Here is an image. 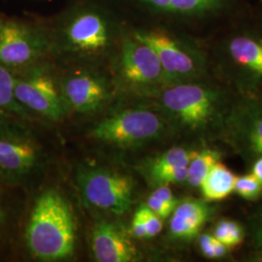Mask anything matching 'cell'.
I'll return each mask as SVG.
<instances>
[{
    "label": "cell",
    "mask_w": 262,
    "mask_h": 262,
    "mask_svg": "<svg viewBox=\"0 0 262 262\" xmlns=\"http://www.w3.org/2000/svg\"><path fill=\"white\" fill-rule=\"evenodd\" d=\"M29 253L41 260L70 256L75 245V225L66 200L55 190L38 197L29 216L26 234Z\"/></svg>",
    "instance_id": "obj_1"
},
{
    "label": "cell",
    "mask_w": 262,
    "mask_h": 262,
    "mask_svg": "<svg viewBox=\"0 0 262 262\" xmlns=\"http://www.w3.org/2000/svg\"><path fill=\"white\" fill-rule=\"evenodd\" d=\"M15 117L0 116V178L11 186L24 182L35 168L39 150Z\"/></svg>",
    "instance_id": "obj_2"
},
{
    "label": "cell",
    "mask_w": 262,
    "mask_h": 262,
    "mask_svg": "<svg viewBox=\"0 0 262 262\" xmlns=\"http://www.w3.org/2000/svg\"><path fill=\"white\" fill-rule=\"evenodd\" d=\"M162 105L192 129L208 126L217 116L220 94L205 85L179 83L161 94Z\"/></svg>",
    "instance_id": "obj_3"
},
{
    "label": "cell",
    "mask_w": 262,
    "mask_h": 262,
    "mask_svg": "<svg viewBox=\"0 0 262 262\" xmlns=\"http://www.w3.org/2000/svg\"><path fill=\"white\" fill-rule=\"evenodd\" d=\"M44 33L19 19L0 17V64L16 72L34 64L46 52Z\"/></svg>",
    "instance_id": "obj_4"
},
{
    "label": "cell",
    "mask_w": 262,
    "mask_h": 262,
    "mask_svg": "<svg viewBox=\"0 0 262 262\" xmlns=\"http://www.w3.org/2000/svg\"><path fill=\"white\" fill-rule=\"evenodd\" d=\"M164 129V123L156 113L144 109L128 110L99 122L91 136L106 143L130 146L152 140Z\"/></svg>",
    "instance_id": "obj_5"
},
{
    "label": "cell",
    "mask_w": 262,
    "mask_h": 262,
    "mask_svg": "<svg viewBox=\"0 0 262 262\" xmlns=\"http://www.w3.org/2000/svg\"><path fill=\"white\" fill-rule=\"evenodd\" d=\"M133 36L157 53L166 81L179 84L200 73V55L168 33L160 30H140L134 32Z\"/></svg>",
    "instance_id": "obj_6"
},
{
    "label": "cell",
    "mask_w": 262,
    "mask_h": 262,
    "mask_svg": "<svg viewBox=\"0 0 262 262\" xmlns=\"http://www.w3.org/2000/svg\"><path fill=\"white\" fill-rule=\"evenodd\" d=\"M15 97L28 110L41 114L52 120L63 115L60 96L52 76L34 64L14 72Z\"/></svg>",
    "instance_id": "obj_7"
},
{
    "label": "cell",
    "mask_w": 262,
    "mask_h": 262,
    "mask_svg": "<svg viewBox=\"0 0 262 262\" xmlns=\"http://www.w3.org/2000/svg\"><path fill=\"white\" fill-rule=\"evenodd\" d=\"M79 184L84 200L92 206L121 215L132 204L133 184L129 177L105 170L80 174Z\"/></svg>",
    "instance_id": "obj_8"
},
{
    "label": "cell",
    "mask_w": 262,
    "mask_h": 262,
    "mask_svg": "<svg viewBox=\"0 0 262 262\" xmlns=\"http://www.w3.org/2000/svg\"><path fill=\"white\" fill-rule=\"evenodd\" d=\"M63 34L71 50L83 54H97L111 42L113 23L102 11L86 8L69 18Z\"/></svg>",
    "instance_id": "obj_9"
},
{
    "label": "cell",
    "mask_w": 262,
    "mask_h": 262,
    "mask_svg": "<svg viewBox=\"0 0 262 262\" xmlns=\"http://www.w3.org/2000/svg\"><path fill=\"white\" fill-rule=\"evenodd\" d=\"M121 72L126 82L136 85H150L165 80L157 53L134 36L122 44Z\"/></svg>",
    "instance_id": "obj_10"
},
{
    "label": "cell",
    "mask_w": 262,
    "mask_h": 262,
    "mask_svg": "<svg viewBox=\"0 0 262 262\" xmlns=\"http://www.w3.org/2000/svg\"><path fill=\"white\" fill-rule=\"evenodd\" d=\"M227 132L240 149L262 156V106L254 102L239 104L225 120Z\"/></svg>",
    "instance_id": "obj_11"
},
{
    "label": "cell",
    "mask_w": 262,
    "mask_h": 262,
    "mask_svg": "<svg viewBox=\"0 0 262 262\" xmlns=\"http://www.w3.org/2000/svg\"><path fill=\"white\" fill-rule=\"evenodd\" d=\"M94 257L99 262H130L137 252L127 236L114 224L102 222L94 228L92 241Z\"/></svg>",
    "instance_id": "obj_12"
},
{
    "label": "cell",
    "mask_w": 262,
    "mask_h": 262,
    "mask_svg": "<svg viewBox=\"0 0 262 262\" xmlns=\"http://www.w3.org/2000/svg\"><path fill=\"white\" fill-rule=\"evenodd\" d=\"M213 214V208L206 201L187 199L178 203L169 223L170 235L178 240L190 241L200 233Z\"/></svg>",
    "instance_id": "obj_13"
},
{
    "label": "cell",
    "mask_w": 262,
    "mask_h": 262,
    "mask_svg": "<svg viewBox=\"0 0 262 262\" xmlns=\"http://www.w3.org/2000/svg\"><path fill=\"white\" fill-rule=\"evenodd\" d=\"M63 94L69 104L79 112L96 109L107 96V88L102 79L82 73L67 78Z\"/></svg>",
    "instance_id": "obj_14"
},
{
    "label": "cell",
    "mask_w": 262,
    "mask_h": 262,
    "mask_svg": "<svg viewBox=\"0 0 262 262\" xmlns=\"http://www.w3.org/2000/svg\"><path fill=\"white\" fill-rule=\"evenodd\" d=\"M227 52L238 68L262 80V37L251 32L239 33L228 41Z\"/></svg>",
    "instance_id": "obj_15"
},
{
    "label": "cell",
    "mask_w": 262,
    "mask_h": 262,
    "mask_svg": "<svg viewBox=\"0 0 262 262\" xmlns=\"http://www.w3.org/2000/svg\"><path fill=\"white\" fill-rule=\"evenodd\" d=\"M236 176L225 164L217 161L209 171L200 187L207 201H219L234 190Z\"/></svg>",
    "instance_id": "obj_16"
},
{
    "label": "cell",
    "mask_w": 262,
    "mask_h": 262,
    "mask_svg": "<svg viewBox=\"0 0 262 262\" xmlns=\"http://www.w3.org/2000/svg\"><path fill=\"white\" fill-rule=\"evenodd\" d=\"M14 90V72L0 64V116L26 119L28 117V112L17 101Z\"/></svg>",
    "instance_id": "obj_17"
},
{
    "label": "cell",
    "mask_w": 262,
    "mask_h": 262,
    "mask_svg": "<svg viewBox=\"0 0 262 262\" xmlns=\"http://www.w3.org/2000/svg\"><path fill=\"white\" fill-rule=\"evenodd\" d=\"M222 154L215 150L197 151L195 157L188 164V175L187 182L192 187H200L211 168L220 161Z\"/></svg>",
    "instance_id": "obj_18"
},
{
    "label": "cell",
    "mask_w": 262,
    "mask_h": 262,
    "mask_svg": "<svg viewBox=\"0 0 262 262\" xmlns=\"http://www.w3.org/2000/svg\"><path fill=\"white\" fill-rule=\"evenodd\" d=\"M196 154V150H188L181 147L170 149L162 154L150 165V173L151 178L166 170L188 166L189 162L195 157Z\"/></svg>",
    "instance_id": "obj_19"
},
{
    "label": "cell",
    "mask_w": 262,
    "mask_h": 262,
    "mask_svg": "<svg viewBox=\"0 0 262 262\" xmlns=\"http://www.w3.org/2000/svg\"><path fill=\"white\" fill-rule=\"evenodd\" d=\"M225 0H171L167 14L204 16L221 8Z\"/></svg>",
    "instance_id": "obj_20"
},
{
    "label": "cell",
    "mask_w": 262,
    "mask_h": 262,
    "mask_svg": "<svg viewBox=\"0 0 262 262\" xmlns=\"http://www.w3.org/2000/svg\"><path fill=\"white\" fill-rule=\"evenodd\" d=\"M178 203L167 185H159L148 198L147 206L161 219H166L173 213Z\"/></svg>",
    "instance_id": "obj_21"
},
{
    "label": "cell",
    "mask_w": 262,
    "mask_h": 262,
    "mask_svg": "<svg viewBox=\"0 0 262 262\" xmlns=\"http://www.w3.org/2000/svg\"><path fill=\"white\" fill-rule=\"evenodd\" d=\"M213 235L225 244L228 249H232L243 242L245 233L240 224L231 220L223 219L216 223Z\"/></svg>",
    "instance_id": "obj_22"
},
{
    "label": "cell",
    "mask_w": 262,
    "mask_h": 262,
    "mask_svg": "<svg viewBox=\"0 0 262 262\" xmlns=\"http://www.w3.org/2000/svg\"><path fill=\"white\" fill-rule=\"evenodd\" d=\"M234 190L240 196L247 200H254L261 194L262 184L252 173L236 178Z\"/></svg>",
    "instance_id": "obj_23"
},
{
    "label": "cell",
    "mask_w": 262,
    "mask_h": 262,
    "mask_svg": "<svg viewBox=\"0 0 262 262\" xmlns=\"http://www.w3.org/2000/svg\"><path fill=\"white\" fill-rule=\"evenodd\" d=\"M198 245L201 253L207 258H222L226 255L228 248L215 238L214 235L204 233L200 235Z\"/></svg>",
    "instance_id": "obj_24"
},
{
    "label": "cell",
    "mask_w": 262,
    "mask_h": 262,
    "mask_svg": "<svg viewBox=\"0 0 262 262\" xmlns=\"http://www.w3.org/2000/svg\"><path fill=\"white\" fill-rule=\"evenodd\" d=\"M137 213L140 215L147 231V238L155 237L162 230V221L161 217L157 215L154 211H151L147 205L141 206Z\"/></svg>",
    "instance_id": "obj_25"
},
{
    "label": "cell",
    "mask_w": 262,
    "mask_h": 262,
    "mask_svg": "<svg viewBox=\"0 0 262 262\" xmlns=\"http://www.w3.org/2000/svg\"><path fill=\"white\" fill-rule=\"evenodd\" d=\"M251 235L254 247L258 251H262V207L256 211L252 220Z\"/></svg>",
    "instance_id": "obj_26"
},
{
    "label": "cell",
    "mask_w": 262,
    "mask_h": 262,
    "mask_svg": "<svg viewBox=\"0 0 262 262\" xmlns=\"http://www.w3.org/2000/svg\"><path fill=\"white\" fill-rule=\"evenodd\" d=\"M146 7L160 13H168L171 0H138Z\"/></svg>",
    "instance_id": "obj_27"
},
{
    "label": "cell",
    "mask_w": 262,
    "mask_h": 262,
    "mask_svg": "<svg viewBox=\"0 0 262 262\" xmlns=\"http://www.w3.org/2000/svg\"><path fill=\"white\" fill-rule=\"evenodd\" d=\"M131 233L136 238H147V231L140 215L136 212L131 224Z\"/></svg>",
    "instance_id": "obj_28"
},
{
    "label": "cell",
    "mask_w": 262,
    "mask_h": 262,
    "mask_svg": "<svg viewBox=\"0 0 262 262\" xmlns=\"http://www.w3.org/2000/svg\"><path fill=\"white\" fill-rule=\"evenodd\" d=\"M252 173L262 184V156L255 160Z\"/></svg>",
    "instance_id": "obj_29"
},
{
    "label": "cell",
    "mask_w": 262,
    "mask_h": 262,
    "mask_svg": "<svg viewBox=\"0 0 262 262\" xmlns=\"http://www.w3.org/2000/svg\"><path fill=\"white\" fill-rule=\"evenodd\" d=\"M5 220H6V212H5V209L3 208L1 199H0V234L2 232L3 225L5 224Z\"/></svg>",
    "instance_id": "obj_30"
},
{
    "label": "cell",
    "mask_w": 262,
    "mask_h": 262,
    "mask_svg": "<svg viewBox=\"0 0 262 262\" xmlns=\"http://www.w3.org/2000/svg\"><path fill=\"white\" fill-rule=\"evenodd\" d=\"M255 261H262V251H259L258 254L255 256Z\"/></svg>",
    "instance_id": "obj_31"
},
{
    "label": "cell",
    "mask_w": 262,
    "mask_h": 262,
    "mask_svg": "<svg viewBox=\"0 0 262 262\" xmlns=\"http://www.w3.org/2000/svg\"><path fill=\"white\" fill-rule=\"evenodd\" d=\"M260 1H261V2H262V0H260Z\"/></svg>",
    "instance_id": "obj_32"
}]
</instances>
